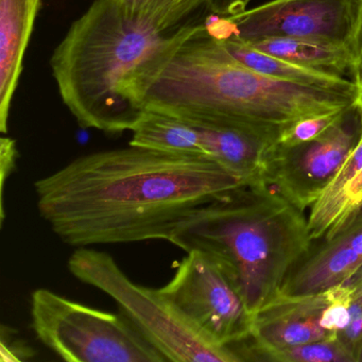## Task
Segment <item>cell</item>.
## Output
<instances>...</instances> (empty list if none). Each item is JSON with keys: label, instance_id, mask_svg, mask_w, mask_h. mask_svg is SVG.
Instances as JSON below:
<instances>
[{"label": "cell", "instance_id": "obj_19", "mask_svg": "<svg viewBox=\"0 0 362 362\" xmlns=\"http://www.w3.org/2000/svg\"><path fill=\"white\" fill-rule=\"evenodd\" d=\"M209 0H149L134 23L156 33H169L189 22Z\"/></svg>", "mask_w": 362, "mask_h": 362}, {"label": "cell", "instance_id": "obj_15", "mask_svg": "<svg viewBox=\"0 0 362 362\" xmlns=\"http://www.w3.org/2000/svg\"><path fill=\"white\" fill-rule=\"evenodd\" d=\"M219 42L228 50V54H232L239 62L262 75L321 90L344 94H358L356 82L342 76L303 66L291 61L264 54L238 40H224Z\"/></svg>", "mask_w": 362, "mask_h": 362}, {"label": "cell", "instance_id": "obj_20", "mask_svg": "<svg viewBox=\"0 0 362 362\" xmlns=\"http://www.w3.org/2000/svg\"><path fill=\"white\" fill-rule=\"evenodd\" d=\"M351 110L308 116L296 120L281 133L277 139V146L281 148H291L315 141L339 120L342 119Z\"/></svg>", "mask_w": 362, "mask_h": 362}, {"label": "cell", "instance_id": "obj_23", "mask_svg": "<svg viewBox=\"0 0 362 362\" xmlns=\"http://www.w3.org/2000/svg\"><path fill=\"white\" fill-rule=\"evenodd\" d=\"M18 151L16 146V139L11 137L4 136L0 139V186H1V223L5 220V207H4V192H5V185L10 175L16 171V162H18Z\"/></svg>", "mask_w": 362, "mask_h": 362}, {"label": "cell", "instance_id": "obj_21", "mask_svg": "<svg viewBox=\"0 0 362 362\" xmlns=\"http://www.w3.org/2000/svg\"><path fill=\"white\" fill-rule=\"evenodd\" d=\"M337 340L353 362H362V293L354 291L346 327L337 334Z\"/></svg>", "mask_w": 362, "mask_h": 362}, {"label": "cell", "instance_id": "obj_29", "mask_svg": "<svg viewBox=\"0 0 362 362\" xmlns=\"http://www.w3.org/2000/svg\"><path fill=\"white\" fill-rule=\"evenodd\" d=\"M355 82L358 88L357 98H356L355 101V109L357 110L358 113H359L362 122V77L356 80Z\"/></svg>", "mask_w": 362, "mask_h": 362}, {"label": "cell", "instance_id": "obj_24", "mask_svg": "<svg viewBox=\"0 0 362 362\" xmlns=\"http://www.w3.org/2000/svg\"><path fill=\"white\" fill-rule=\"evenodd\" d=\"M362 209V169L360 173L354 177L351 183L347 187L344 194V207H343L342 214L340 219L337 224L334 230L327 236H332L334 233L338 232L342 226H344L360 209ZM324 237V238H325Z\"/></svg>", "mask_w": 362, "mask_h": 362}, {"label": "cell", "instance_id": "obj_22", "mask_svg": "<svg viewBox=\"0 0 362 362\" xmlns=\"http://www.w3.org/2000/svg\"><path fill=\"white\" fill-rule=\"evenodd\" d=\"M37 351L18 332L9 326H1V359L3 361H29Z\"/></svg>", "mask_w": 362, "mask_h": 362}, {"label": "cell", "instance_id": "obj_26", "mask_svg": "<svg viewBox=\"0 0 362 362\" xmlns=\"http://www.w3.org/2000/svg\"><path fill=\"white\" fill-rule=\"evenodd\" d=\"M252 0H209L207 9L221 16H232L247 10Z\"/></svg>", "mask_w": 362, "mask_h": 362}, {"label": "cell", "instance_id": "obj_17", "mask_svg": "<svg viewBox=\"0 0 362 362\" xmlns=\"http://www.w3.org/2000/svg\"><path fill=\"white\" fill-rule=\"evenodd\" d=\"M361 169L362 134L334 179L310 207L308 226L313 243L327 236L336 228L344 207L345 192Z\"/></svg>", "mask_w": 362, "mask_h": 362}, {"label": "cell", "instance_id": "obj_28", "mask_svg": "<svg viewBox=\"0 0 362 362\" xmlns=\"http://www.w3.org/2000/svg\"><path fill=\"white\" fill-rule=\"evenodd\" d=\"M346 281L354 288L356 292L362 293V266L360 267L357 272Z\"/></svg>", "mask_w": 362, "mask_h": 362}, {"label": "cell", "instance_id": "obj_6", "mask_svg": "<svg viewBox=\"0 0 362 362\" xmlns=\"http://www.w3.org/2000/svg\"><path fill=\"white\" fill-rule=\"evenodd\" d=\"M31 324L37 339L65 361H167L120 311L92 308L46 288L31 294Z\"/></svg>", "mask_w": 362, "mask_h": 362}, {"label": "cell", "instance_id": "obj_3", "mask_svg": "<svg viewBox=\"0 0 362 362\" xmlns=\"http://www.w3.org/2000/svg\"><path fill=\"white\" fill-rule=\"evenodd\" d=\"M168 241L214 258L252 313L281 291L313 245L306 213L267 182L245 184L209 201Z\"/></svg>", "mask_w": 362, "mask_h": 362}, {"label": "cell", "instance_id": "obj_8", "mask_svg": "<svg viewBox=\"0 0 362 362\" xmlns=\"http://www.w3.org/2000/svg\"><path fill=\"white\" fill-rule=\"evenodd\" d=\"M362 134L355 107L315 141L291 148L276 146L267 183L306 213L334 179Z\"/></svg>", "mask_w": 362, "mask_h": 362}, {"label": "cell", "instance_id": "obj_14", "mask_svg": "<svg viewBox=\"0 0 362 362\" xmlns=\"http://www.w3.org/2000/svg\"><path fill=\"white\" fill-rule=\"evenodd\" d=\"M243 43L264 54L336 74L353 81L357 75L355 54L346 42L317 37H271Z\"/></svg>", "mask_w": 362, "mask_h": 362}, {"label": "cell", "instance_id": "obj_11", "mask_svg": "<svg viewBox=\"0 0 362 362\" xmlns=\"http://www.w3.org/2000/svg\"><path fill=\"white\" fill-rule=\"evenodd\" d=\"M362 266V209L334 235L315 241L286 277L284 292L313 293L349 281Z\"/></svg>", "mask_w": 362, "mask_h": 362}, {"label": "cell", "instance_id": "obj_4", "mask_svg": "<svg viewBox=\"0 0 362 362\" xmlns=\"http://www.w3.org/2000/svg\"><path fill=\"white\" fill-rule=\"evenodd\" d=\"M203 21L156 33L127 20L114 0L94 3L69 27L52 59V76L65 107L83 129L131 131L145 110L128 90L152 59L192 35Z\"/></svg>", "mask_w": 362, "mask_h": 362}, {"label": "cell", "instance_id": "obj_10", "mask_svg": "<svg viewBox=\"0 0 362 362\" xmlns=\"http://www.w3.org/2000/svg\"><path fill=\"white\" fill-rule=\"evenodd\" d=\"M332 293V287L303 294L281 290L253 313L251 337L236 346L281 349L336 339L323 326L324 313Z\"/></svg>", "mask_w": 362, "mask_h": 362}, {"label": "cell", "instance_id": "obj_2", "mask_svg": "<svg viewBox=\"0 0 362 362\" xmlns=\"http://www.w3.org/2000/svg\"><path fill=\"white\" fill-rule=\"evenodd\" d=\"M128 98L139 109L170 114L189 124H236L277 141L296 120L353 109L357 95L262 75L228 54L203 22L190 37L144 66Z\"/></svg>", "mask_w": 362, "mask_h": 362}, {"label": "cell", "instance_id": "obj_7", "mask_svg": "<svg viewBox=\"0 0 362 362\" xmlns=\"http://www.w3.org/2000/svg\"><path fill=\"white\" fill-rule=\"evenodd\" d=\"M158 290L218 344L233 349L251 337L253 313L226 271L206 253L188 252L171 281Z\"/></svg>", "mask_w": 362, "mask_h": 362}, {"label": "cell", "instance_id": "obj_13", "mask_svg": "<svg viewBox=\"0 0 362 362\" xmlns=\"http://www.w3.org/2000/svg\"><path fill=\"white\" fill-rule=\"evenodd\" d=\"M42 0H0V131L8 132L12 99Z\"/></svg>", "mask_w": 362, "mask_h": 362}, {"label": "cell", "instance_id": "obj_12", "mask_svg": "<svg viewBox=\"0 0 362 362\" xmlns=\"http://www.w3.org/2000/svg\"><path fill=\"white\" fill-rule=\"evenodd\" d=\"M189 124L200 133L201 144L207 158L247 183L267 182L269 166L277 146L276 139L236 124Z\"/></svg>", "mask_w": 362, "mask_h": 362}, {"label": "cell", "instance_id": "obj_1", "mask_svg": "<svg viewBox=\"0 0 362 362\" xmlns=\"http://www.w3.org/2000/svg\"><path fill=\"white\" fill-rule=\"evenodd\" d=\"M245 184L207 156L129 145L79 156L35 189L54 234L83 247L168 241L203 205Z\"/></svg>", "mask_w": 362, "mask_h": 362}, {"label": "cell", "instance_id": "obj_16", "mask_svg": "<svg viewBox=\"0 0 362 362\" xmlns=\"http://www.w3.org/2000/svg\"><path fill=\"white\" fill-rule=\"evenodd\" d=\"M131 131L129 145L167 153L206 156L199 131L170 114L145 110Z\"/></svg>", "mask_w": 362, "mask_h": 362}, {"label": "cell", "instance_id": "obj_25", "mask_svg": "<svg viewBox=\"0 0 362 362\" xmlns=\"http://www.w3.org/2000/svg\"><path fill=\"white\" fill-rule=\"evenodd\" d=\"M349 45H351V50L355 54L356 63H357L356 81V80L362 77V0H358L355 26H354L353 35H351Z\"/></svg>", "mask_w": 362, "mask_h": 362}, {"label": "cell", "instance_id": "obj_18", "mask_svg": "<svg viewBox=\"0 0 362 362\" xmlns=\"http://www.w3.org/2000/svg\"><path fill=\"white\" fill-rule=\"evenodd\" d=\"M234 351L241 361L353 362L337 339L281 349H258L239 345Z\"/></svg>", "mask_w": 362, "mask_h": 362}, {"label": "cell", "instance_id": "obj_5", "mask_svg": "<svg viewBox=\"0 0 362 362\" xmlns=\"http://www.w3.org/2000/svg\"><path fill=\"white\" fill-rule=\"evenodd\" d=\"M67 267L76 279L113 298L120 313L167 361L241 362L233 349L218 344L190 324L158 289L134 283L109 254L77 247Z\"/></svg>", "mask_w": 362, "mask_h": 362}, {"label": "cell", "instance_id": "obj_9", "mask_svg": "<svg viewBox=\"0 0 362 362\" xmlns=\"http://www.w3.org/2000/svg\"><path fill=\"white\" fill-rule=\"evenodd\" d=\"M357 6L358 0H271L228 16L233 28L230 40L317 37L349 43Z\"/></svg>", "mask_w": 362, "mask_h": 362}, {"label": "cell", "instance_id": "obj_27", "mask_svg": "<svg viewBox=\"0 0 362 362\" xmlns=\"http://www.w3.org/2000/svg\"><path fill=\"white\" fill-rule=\"evenodd\" d=\"M114 1L119 8L122 16L130 22H135L144 8L149 3V0H114Z\"/></svg>", "mask_w": 362, "mask_h": 362}]
</instances>
